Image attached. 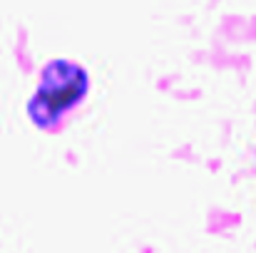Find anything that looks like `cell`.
<instances>
[{"label":"cell","instance_id":"6da1fadb","mask_svg":"<svg viewBox=\"0 0 256 253\" xmlns=\"http://www.w3.org/2000/svg\"><path fill=\"white\" fill-rule=\"evenodd\" d=\"M90 89L87 70L70 60H52L40 72L35 94L28 102V114L38 129L52 132L85 99Z\"/></svg>","mask_w":256,"mask_h":253}]
</instances>
